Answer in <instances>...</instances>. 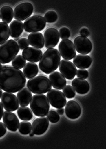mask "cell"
I'll list each match as a JSON object with an SVG mask.
<instances>
[{
	"label": "cell",
	"instance_id": "6da1fadb",
	"mask_svg": "<svg viewBox=\"0 0 106 149\" xmlns=\"http://www.w3.org/2000/svg\"><path fill=\"white\" fill-rule=\"evenodd\" d=\"M26 79L23 72L13 66H6L0 70V88L16 93L25 86Z\"/></svg>",
	"mask_w": 106,
	"mask_h": 149
},
{
	"label": "cell",
	"instance_id": "7a4b0ae2",
	"mask_svg": "<svg viewBox=\"0 0 106 149\" xmlns=\"http://www.w3.org/2000/svg\"><path fill=\"white\" fill-rule=\"evenodd\" d=\"M61 59V55L58 50L50 48L42 56L39 67L43 72L49 74L58 68Z\"/></svg>",
	"mask_w": 106,
	"mask_h": 149
},
{
	"label": "cell",
	"instance_id": "3957f363",
	"mask_svg": "<svg viewBox=\"0 0 106 149\" xmlns=\"http://www.w3.org/2000/svg\"><path fill=\"white\" fill-rule=\"evenodd\" d=\"M52 84L47 77L39 75L30 79L27 86L31 92L35 94H45L52 88Z\"/></svg>",
	"mask_w": 106,
	"mask_h": 149
},
{
	"label": "cell",
	"instance_id": "277c9868",
	"mask_svg": "<svg viewBox=\"0 0 106 149\" xmlns=\"http://www.w3.org/2000/svg\"><path fill=\"white\" fill-rule=\"evenodd\" d=\"M19 51L18 43L14 40H7L0 45V63L3 64L10 63Z\"/></svg>",
	"mask_w": 106,
	"mask_h": 149
},
{
	"label": "cell",
	"instance_id": "5b68a950",
	"mask_svg": "<svg viewBox=\"0 0 106 149\" xmlns=\"http://www.w3.org/2000/svg\"><path fill=\"white\" fill-rule=\"evenodd\" d=\"M30 107L33 113L37 116H45L50 109V104L47 97L43 94H37L32 97Z\"/></svg>",
	"mask_w": 106,
	"mask_h": 149
},
{
	"label": "cell",
	"instance_id": "8992f818",
	"mask_svg": "<svg viewBox=\"0 0 106 149\" xmlns=\"http://www.w3.org/2000/svg\"><path fill=\"white\" fill-rule=\"evenodd\" d=\"M46 25L44 18L38 15L30 17L23 23L24 29L28 33L40 32L44 29Z\"/></svg>",
	"mask_w": 106,
	"mask_h": 149
},
{
	"label": "cell",
	"instance_id": "52a82bcc",
	"mask_svg": "<svg viewBox=\"0 0 106 149\" xmlns=\"http://www.w3.org/2000/svg\"><path fill=\"white\" fill-rule=\"evenodd\" d=\"M47 96L51 105L58 109L65 107L67 103L65 94L59 90H50Z\"/></svg>",
	"mask_w": 106,
	"mask_h": 149
},
{
	"label": "cell",
	"instance_id": "ba28073f",
	"mask_svg": "<svg viewBox=\"0 0 106 149\" xmlns=\"http://www.w3.org/2000/svg\"><path fill=\"white\" fill-rule=\"evenodd\" d=\"M33 11L34 7L31 3L28 2L20 3L14 10V17L19 21H24L30 17Z\"/></svg>",
	"mask_w": 106,
	"mask_h": 149
},
{
	"label": "cell",
	"instance_id": "9c48e42d",
	"mask_svg": "<svg viewBox=\"0 0 106 149\" xmlns=\"http://www.w3.org/2000/svg\"><path fill=\"white\" fill-rule=\"evenodd\" d=\"M58 48L60 55L65 60H72L76 54L74 44L70 40H63L60 43Z\"/></svg>",
	"mask_w": 106,
	"mask_h": 149
},
{
	"label": "cell",
	"instance_id": "30bf717a",
	"mask_svg": "<svg viewBox=\"0 0 106 149\" xmlns=\"http://www.w3.org/2000/svg\"><path fill=\"white\" fill-rule=\"evenodd\" d=\"M74 45L77 52L81 54H88L92 49V44L90 40L85 36H77L74 41Z\"/></svg>",
	"mask_w": 106,
	"mask_h": 149
},
{
	"label": "cell",
	"instance_id": "8fae6325",
	"mask_svg": "<svg viewBox=\"0 0 106 149\" xmlns=\"http://www.w3.org/2000/svg\"><path fill=\"white\" fill-rule=\"evenodd\" d=\"M1 103L6 111H14L19 107L18 99L13 93L8 92L3 93L1 96Z\"/></svg>",
	"mask_w": 106,
	"mask_h": 149
},
{
	"label": "cell",
	"instance_id": "7c38bea8",
	"mask_svg": "<svg viewBox=\"0 0 106 149\" xmlns=\"http://www.w3.org/2000/svg\"><path fill=\"white\" fill-rule=\"evenodd\" d=\"M59 66L60 72L65 78L69 80H72L74 78L77 69L72 62L67 60H62Z\"/></svg>",
	"mask_w": 106,
	"mask_h": 149
},
{
	"label": "cell",
	"instance_id": "4fadbf2b",
	"mask_svg": "<svg viewBox=\"0 0 106 149\" xmlns=\"http://www.w3.org/2000/svg\"><path fill=\"white\" fill-rule=\"evenodd\" d=\"M45 46L47 49L53 48L57 45L60 40L59 34L56 29L51 27L47 29L44 35Z\"/></svg>",
	"mask_w": 106,
	"mask_h": 149
},
{
	"label": "cell",
	"instance_id": "5bb4252c",
	"mask_svg": "<svg viewBox=\"0 0 106 149\" xmlns=\"http://www.w3.org/2000/svg\"><path fill=\"white\" fill-rule=\"evenodd\" d=\"M3 122L9 130L17 131L19 128L20 121L15 114L11 111H6L3 115Z\"/></svg>",
	"mask_w": 106,
	"mask_h": 149
},
{
	"label": "cell",
	"instance_id": "9a60e30c",
	"mask_svg": "<svg viewBox=\"0 0 106 149\" xmlns=\"http://www.w3.org/2000/svg\"><path fill=\"white\" fill-rule=\"evenodd\" d=\"M49 120L47 118L42 116L33 121L32 124V131L34 134L41 135L45 132L49 126Z\"/></svg>",
	"mask_w": 106,
	"mask_h": 149
},
{
	"label": "cell",
	"instance_id": "2e32d148",
	"mask_svg": "<svg viewBox=\"0 0 106 149\" xmlns=\"http://www.w3.org/2000/svg\"><path fill=\"white\" fill-rule=\"evenodd\" d=\"M66 104L65 111L66 116L72 120L76 119L80 116L82 109L78 103L72 100L68 101Z\"/></svg>",
	"mask_w": 106,
	"mask_h": 149
},
{
	"label": "cell",
	"instance_id": "e0dca14e",
	"mask_svg": "<svg viewBox=\"0 0 106 149\" xmlns=\"http://www.w3.org/2000/svg\"><path fill=\"white\" fill-rule=\"evenodd\" d=\"M22 56L26 61L34 63H37L40 61L43 52L40 49L34 47H28L23 49Z\"/></svg>",
	"mask_w": 106,
	"mask_h": 149
},
{
	"label": "cell",
	"instance_id": "ac0fdd59",
	"mask_svg": "<svg viewBox=\"0 0 106 149\" xmlns=\"http://www.w3.org/2000/svg\"><path fill=\"white\" fill-rule=\"evenodd\" d=\"M49 79L53 88L57 90H63L66 85L65 77L61 73L54 71L49 76Z\"/></svg>",
	"mask_w": 106,
	"mask_h": 149
},
{
	"label": "cell",
	"instance_id": "d6986e66",
	"mask_svg": "<svg viewBox=\"0 0 106 149\" xmlns=\"http://www.w3.org/2000/svg\"><path fill=\"white\" fill-rule=\"evenodd\" d=\"M72 85L75 91L80 94H86L90 90L89 84L86 80L82 78L74 79L72 82Z\"/></svg>",
	"mask_w": 106,
	"mask_h": 149
},
{
	"label": "cell",
	"instance_id": "ffe728a7",
	"mask_svg": "<svg viewBox=\"0 0 106 149\" xmlns=\"http://www.w3.org/2000/svg\"><path fill=\"white\" fill-rule=\"evenodd\" d=\"M73 62L78 68L86 69L91 66L92 60L89 56L86 54H79L75 56Z\"/></svg>",
	"mask_w": 106,
	"mask_h": 149
},
{
	"label": "cell",
	"instance_id": "44dd1931",
	"mask_svg": "<svg viewBox=\"0 0 106 149\" xmlns=\"http://www.w3.org/2000/svg\"><path fill=\"white\" fill-rule=\"evenodd\" d=\"M28 40L31 46L37 49H42L44 46V36L39 32H34L30 34L28 36Z\"/></svg>",
	"mask_w": 106,
	"mask_h": 149
},
{
	"label": "cell",
	"instance_id": "7402d4cb",
	"mask_svg": "<svg viewBox=\"0 0 106 149\" xmlns=\"http://www.w3.org/2000/svg\"><path fill=\"white\" fill-rule=\"evenodd\" d=\"M32 95L31 91L27 88H24L19 91L17 94V98L19 105L27 107L29 104Z\"/></svg>",
	"mask_w": 106,
	"mask_h": 149
},
{
	"label": "cell",
	"instance_id": "603a6c76",
	"mask_svg": "<svg viewBox=\"0 0 106 149\" xmlns=\"http://www.w3.org/2000/svg\"><path fill=\"white\" fill-rule=\"evenodd\" d=\"M24 26L21 21L15 20L12 21L10 24V33L11 37L18 38L23 32Z\"/></svg>",
	"mask_w": 106,
	"mask_h": 149
},
{
	"label": "cell",
	"instance_id": "cb8c5ba5",
	"mask_svg": "<svg viewBox=\"0 0 106 149\" xmlns=\"http://www.w3.org/2000/svg\"><path fill=\"white\" fill-rule=\"evenodd\" d=\"M23 74L27 79H32L36 77L38 74V66L35 63L28 62L23 67Z\"/></svg>",
	"mask_w": 106,
	"mask_h": 149
},
{
	"label": "cell",
	"instance_id": "d4e9b609",
	"mask_svg": "<svg viewBox=\"0 0 106 149\" xmlns=\"http://www.w3.org/2000/svg\"><path fill=\"white\" fill-rule=\"evenodd\" d=\"M0 15L3 22L6 24L10 23L13 18V10L10 6H3L0 9Z\"/></svg>",
	"mask_w": 106,
	"mask_h": 149
},
{
	"label": "cell",
	"instance_id": "484cf974",
	"mask_svg": "<svg viewBox=\"0 0 106 149\" xmlns=\"http://www.w3.org/2000/svg\"><path fill=\"white\" fill-rule=\"evenodd\" d=\"M17 113L19 118L22 121H30L33 118L32 110L27 107L21 106L19 107Z\"/></svg>",
	"mask_w": 106,
	"mask_h": 149
},
{
	"label": "cell",
	"instance_id": "4316f807",
	"mask_svg": "<svg viewBox=\"0 0 106 149\" xmlns=\"http://www.w3.org/2000/svg\"><path fill=\"white\" fill-rule=\"evenodd\" d=\"M10 29L7 24L0 22V45L7 41L9 38Z\"/></svg>",
	"mask_w": 106,
	"mask_h": 149
},
{
	"label": "cell",
	"instance_id": "83f0119b",
	"mask_svg": "<svg viewBox=\"0 0 106 149\" xmlns=\"http://www.w3.org/2000/svg\"><path fill=\"white\" fill-rule=\"evenodd\" d=\"M26 61L23 57V56L21 55H17L13 59L12 62V65L14 67L18 69H22L24 67Z\"/></svg>",
	"mask_w": 106,
	"mask_h": 149
},
{
	"label": "cell",
	"instance_id": "f1b7e54d",
	"mask_svg": "<svg viewBox=\"0 0 106 149\" xmlns=\"http://www.w3.org/2000/svg\"><path fill=\"white\" fill-rule=\"evenodd\" d=\"M19 130L22 134H28L32 130V124L30 122L26 121L21 122L19 124Z\"/></svg>",
	"mask_w": 106,
	"mask_h": 149
},
{
	"label": "cell",
	"instance_id": "f546056e",
	"mask_svg": "<svg viewBox=\"0 0 106 149\" xmlns=\"http://www.w3.org/2000/svg\"><path fill=\"white\" fill-rule=\"evenodd\" d=\"M44 19L48 23H53L57 21L58 15L56 12L53 10H49L45 15Z\"/></svg>",
	"mask_w": 106,
	"mask_h": 149
},
{
	"label": "cell",
	"instance_id": "4dcf8cb0",
	"mask_svg": "<svg viewBox=\"0 0 106 149\" xmlns=\"http://www.w3.org/2000/svg\"><path fill=\"white\" fill-rule=\"evenodd\" d=\"M65 96L68 99L73 98L76 95V91L71 86H66L63 89Z\"/></svg>",
	"mask_w": 106,
	"mask_h": 149
},
{
	"label": "cell",
	"instance_id": "1f68e13d",
	"mask_svg": "<svg viewBox=\"0 0 106 149\" xmlns=\"http://www.w3.org/2000/svg\"><path fill=\"white\" fill-rule=\"evenodd\" d=\"M47 118L50 122L52 123H57L59 120V115L55 110H50L47 114Z\"/></svg>",
	"mask_w": 106,
	"mask_h": 149
},
{
	"label": "cell",
	"instance_id": "d6a6232c",
	"mask_svg": "<svg viewBox=\"0 0 106 149\" xmlns=\"http://www.w3.org/2000/svg\"><path fill=\"white\" fill-rule=\"evenodd\" d=\"M59 36L62 40L67 39L70 37V32L67 28L63 27L59 30Z\"/></svg>",
	"mask_w": 106,
	"mask_h": 149
},
{
	"label": "cell",
	"instance_id": "836d02e7",
	"mask_svg": "<svg viewBox=\"0 0 106 149\" xmlns=\"http://www.w3.org/2000/svg\"><path fill=\"white\" fill-rule=\"evenodd\" d=\"M18 44L19 45V48L22 50L28 47L30 45L28 39L25 38H20L18 40Z\"/></svg>",
	"mask_w": 106,
	"mask_h": 149
},
{
	"label": "cell",
	"instance_id": "e575fe53",
	"mask_svg": "<svg viewBox=\"0 0 106 149\" xmlns=\"http://www.w3.org/2000/svg\"><path fill=\"white\" fill-rule=\"evenodd\" d=\"M76 75L77 77L83 79H87L89 76V72L86 69H80L77 70Z\"/></svg>",
	"mask_w": 106,
	"mask_h": 149
},
{
	"label": "cell",
	"instance_id": "d590c367",
	"mask_svg": "<svg viewBox=\"0 0 106 149\" xmlns=\"http://www.w3.org/2000/svg\"><path fill=\"white\" fill-rule=\"evenodd\" d=\"M7 130L4 123L0 122V138L3 137L6 133Z\"/></svg>",
	"mask_w": 106,
	"mask_h": 149
},
{
	"label": "cell",
	"instance_id": "8d00e7d4",
	"mask_svg": "<svg viewBox=\"0 0 106 149\" xmlns=\"http://www.w3.org/2000/svg\"><path fill=\"white\" fill-rule=\"evenodd\" d=\"M80 34L82 36L88 37L90 35V32L89 30L86 28H83L80 30Z\"/></svg>",
	"mask_w": 106,
	"mask_h": 149
},
{
	"label": "cell",
	"instance_id": "74e56055",
	"mask_svg": "<svg viewBox=\"0 0 106 149\" xmlns=\"http://www.w3.org/2000/svg\"><path fill=\"white\" fill-rule=\"evenodd\" d=\"M3 113H4L3 107L2 103L0 102V121L1 120L2 117L3 116Z\"/></svg>",
	"mask_w": 106,
	"mask_h": 149
},
{
	"label": "cell",
	"instance_id": "f35d334b",
	"mask_svg": "<svg viewBox=\"0 0 106 149\" xmlns=\"http://www.w3.org/2000/svg\"><path fill=\"white\" fill-rule=\"evenodd\" d=\"M57 112L60 115H63L65 113V109L63 108H59L57 110Z\"/></svg>",
	"mask_w": 106,
	"mask_h": 149
},
{
	"label": "cell",
	"instance_id": "ab89813d",
	"mask_svg": "<svg viewBox=\"0 0 106 149\" xmlns=\"http://www.w3.org/2000/svg\"><path fill=\"white\" fill-rule=\"evenodd\" d=\"M34 134L32 132H30L29 133V136L30 137H33L34 136Z\"/></svg>",
	"mask_w": 106,
	"mask_h": 149
},
{
	"label": "cell",
	"instance_id": "60d3db41",
	"mask_svg": "<svg viewBox=\"0 0 106 149\" xmlns=\"http://www.w3.org/2000/svg\"><path fill=\"white\" fill-rule=\"evenodd\" d=\"M2 94H3V91L0 88V99L1 98Z\"/></svg>",
	"mask_w": 106,
	"mask_h": 149
},
{
	"label": "cell",
	"instance_id": "b9f144b4",
	"mask_svg": "<svg viewBox=\"0 0 106 149\" xmlns=\"http://www.w3.org/2000/svg\"><path fill=\"white\" fill-rule=\"evenodd\" d=\"M19 39H20V38H19V37H18V38H14V40H15V41L17 42L18 41V40H19Z\"/></svg>",
	"mask_w": 106,
	"mask_h": 149
},
{
	"label": "cell",
	"instance_id": "7bdbcfd3",
	"mask_svg": "<svg viewBox=\"0 0 106 149\" xmlns=\"http://www.w3.org/2000/svg\"><path fill=\"white\" fill-rule=\"evenodd\" d=\"M2 68V65L1 64V63H0V70H1V69Z\"/></svg>",
	"mask_w": 106,
	"mask_h": 149
},
{
	"label": "cell",
	"instance_id": "ee69618b",
	"mask_svg": "<svg viewBox=\"0 0 106 149\" xmlns=\"http://www.w3.org/2000/svg\"><path fill=\"white\" fill-rule=\"evenodd\" d=\"M1 15H0V20H1Z\"/></svg>",
	"mask_w": 106,
	"mask_h": 149
}]
</instances>
